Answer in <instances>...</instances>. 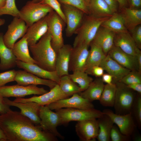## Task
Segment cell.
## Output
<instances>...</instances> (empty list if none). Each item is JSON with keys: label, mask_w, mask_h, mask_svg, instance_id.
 Instances as JSON below:
<instances>
[{"label": "cell", "mask_w": 141, "mask_h": 141, "mask_svg": "<svg viewBox=\"0 0 141 141\" xmlns=\"http://www.w3.org/2000/svg\"><path fill=\"white\" fill-rule=\"evenodd\" d=\"M0 127L7 141H56L57 137L43 130L20 112L11 110L0 114Z\"/></svg>", "instance_id": "1"}, {"label": "cell", "mask_w": 141, "mask_h": 141, "mask_svg": "<svg viewBox=\"0 0 141 141\" xmlns=\"http://www.w3.org/2000/svg\"><path fill=\"white\" fill-rule=\"evenodd\" d=\"M51 37L48 32L35 44L29 46L32 58L40 67L50 71L55 70L56 54L51 44Z\"/></svg>", "instance_id": "2"}, {"label": "cell", "mask_w": 141, "mask_h": 141, "mask_svg": "<svg viewBox=\"0 0 141 141\" xmlns=\"http://www.w3.org/2000/svg\"><path fill=\"white\" fill-rule=\"evenodd\" d=\"M110 17H98L85 14L81 25L74 33L77 36L73 47L80 45L89 46L101 24Z\"/></svg>", "instance_id": "3"}, {"label": "cell", "mask_w": 141, "mask_h": 141, "mask_svg": "<svg viewBox=\"0 0 141 141\" xmlns=\"http://www.w3.org/2000/svg\"><path fill=\"white\" fill-rule=\"evenodd\" d=\"M115 84L116 90L114 106L115 113L124 115L131 113L136 95L134 91L120 82Z\"/></svg>", "instance_id": "4"}, {"label": "cell", "mask_w": 141, "mask_h": 141, "mask_svg": "<svg viewBox=\"0 0 141 141\" xmlns=\"http://www.w3.org/2000/svg\"><path fill=\"white\" fill-rule=\"evenodd\" d=\"M53 10L47 4L30 1L19 10V17L23 20L29 27Z\"/></svg>", "instance_id": "5"}, {"label": "cell", "mask_w": 141, "mask_h": 141, "mask_svg": "<svg viewBox=\"0 0 141 141\" xmlns=\"http://www.w3.org/2000/svg\"><path fill=\"white\" fill-rule=\"evenodd\" d=\"M59 115L61 125L66 124L72 121L77 122L98 119L104 113L93 108L80 109L75 108H62L55 110Z\"/></svg>", "instance_id": "6"}, {"label": "cell", "mask_w": 141, "mask_h": 141, "mask_svg": "<svg viewBox=\"0 0 141 141\" xmlns=\"http://www.w3.org/2000/svg\"><path fill=\"white\" fill-rule=\"evenodd\" d=\"M48 31L51 37V43L56 52L64 44L63 31L66 23L60 15L53 10L47 15Z\"/></svg>", "instance_id": "7"}, {"label": "cell", "mask_w": 141, "mask_h": 141, "mask_svg": "<svg viewBox=\"0 0 141 141\" xmlns=\"http://www.w3.org/2000/svg\"><path fill=\"white\" fill-rule=\"evenodd\" d=\"M39 116L40 120L39 126L43 130L57 137L64 138L57 128L58 126L61 125L60 117L57 112L52 111L47 105L41 106Z\"/></svg>", "instance_id": "8"}, {"label": "cell", "mask_w": 141, "mask_h": 141, "mask_svg": "<svg viewBox=\"0 0 141 141\" xmlns=\"http://www.w3.org/2000/svg\"><path fill=\"white\" fill-rule=\"evenodd\" d=\"M48 91L43 87L32 85L25 86L17 84L0 87V95L3 97L22 98L32 95H41Z\"/></svg>", "instance_id": "9"}, {"label": "cell", "mask_w": 141, "mask_h": 141, "mask_svg": "<svg viewBox=\"0 0 141 141\" xmlns=\"http://www.w3.org/2000/svg\"><path fill=\"white\" fill-rule=\"evenodd\" d=\"M61 8L66 20L67 27L66 34L67 37L72 36L79 27L85 14L81 10L74 6L61 4Z\"/></svg>", "instance_id": "10"}, {"label": "cell", "mask_w": 141, "mask_h": 141, "mask_svg": "<svg viewBox=\"0 0 141 141\" xmlns=\"http://www.w3.org/2000/svg\"><path fill=\"white\" fill-rule=\"evenodd\" d=\"M28 27L21 18L14 17L8 25L7 31L3 36V40L5 45L11 49L16 41L24 36Z\"/></svg>", "instance_id": "11"}, {"label": "cell", "mask_w": 141, "mask_h": 141, "mask_svg": "<svg viewBox=\"0 0 141 141\" xmlns=\"http://www.w3.org/2000/svg\"><path fill=\"white\" fill-rule=\"evenodd\" d=\"M69 98L59 100L47 106L52 110L62 108L87 109L94 108L93 104L88 99L75 93Z\"/></svg>", "instance_id": "12"}, {"label": "cell", "mask_w": 141, "mask_h": 141, "mask_svg": "<svg viewBox=\"0 0 141 141\" xmlns=\"http://www.w3.org/2000/svg\"><path fill=\"white\" fill-rule=\"evenodd\" d=\"M68 97L61 91L59 85L57 84L49 91L40 96H34L28 98H16L13 101L22 103L33 102L40 106H45Z\"/></svg>", "instance_id": "13"}, {"label": "cell", "mask_w": 141, "mask_h": 141, "mask_svg": "<svg viewBox=\"0 0 141 141\" xmlns=\"http://www.w3.org/2000/svg\"><path fill=\"white\" fill-rule=\"evenodd\" d=\"M89 46L80 45L73 47L70 57L69 71L80 70L85 72L89 50Z\"/></svg>", "instance_id": "14"}, {"label": "cell", "mask_w": 141, "mask_h": 141, "mask_svg": "<svg viewBox=\"0 0 141 141\" xmlns=\"http://www.w3.org/2000/svg\"><path fill=\"white\" fill-rule=\"evenodd\" d=\"M102 112L111 118L122 134L131 136L134 133L136 123L131 112L124 115H119L109 109H104Z\"/></svg>", "instance_id": "15"}, {"label": "cell", "mask_w": 141, "mask_h": 141, "mask_svg": "<svg viewBox=\"0 0 141 141\" xmlns=\"http://www.w3.org/2000/svg\"><path fill=\"white\" fill-rule=\"evenodd\" d=\"M77 134L81 141H95L98 136L99 128L96 119L77 122L75 126Z\"/></svg>", "instance_id": "16"}, {"label": "cell", "mask_w": 141, "mask_h": 141, "mask_svg": "<svg viewBox=\"0 0 141 141\" xmlns=\"http://www.w3.org/2000/svg\"><path fill=\"white\" fill-rule=\"evenodd\" d=\"M4 100L7 104L18 108L21 114L29 118L35 125H39L40 121L39 116L40 105L33 102H15L7 97H4Z\"/></svg>", "instance_id": "17"}, {"label": "cell", "mask_w": 141, "mask_h": 141, "mask_svg": "<svg viewBox=\"0 0 141 141\" xmlns=\"http://www.w3.org/2000/svg\"><path fill=\"white\" fill-rule=\"evenodd\" d=\"M15 81L20 85H43L48 86L50 89L57 84L53 81L39 78L24 70H16Z\"/></svg>", "instance_id": "18"}, {"label": "cell", "mask_w": 141, "mask_h": 141, "mask_svg": "<svg viewBox=\"0 0 141 141\" xmlns=\"http://www.w3.org/2000/svg\"><path fill=\"white\" fill-rule=\"evenodd\" d=\"M99 66L113 77L112 83L119 81L131 70L124 67L107 54Z\"/></svg>", "instance_id": "19"}, {"label": "cell", "mask_w": 141, "mask_h": 141, "mask_svg": "<svg viewBox=\"0 0 141 141\" xmlns=\"http://www.w3.org/2000/svg\"><path fill=\"white\" fill-rule=\"evenodd\" d=\"M107 54L124 67L131 71H139L136 56L128 54L114 45Z\"/></svg>", "instance_id": "20"}, {"label": "cell", "mask_w": 141, "mask_h": 141, "mask_svg": "<svg viewBox=\"0 0 141 141\" xmlns=\"http://www.w3.org/2000/svg\"><path fill=\"white\" fill-rule=\"evenodd\" d=\"M72 48L69 44H64L56 52L55 71L60 77L69 74L70 57Z\"/></svg>", "instance_id": "21"}, {"label": "cell", "mask_w": 141, "mask_h": 141, "mask_svg": "<svg viewBox=\"0 0 141 141\" xmlns=\"http://www.w3.org/2000/svg\"><path fill=\"white\" fill-rule=\"evenodd\" d=\"M48 31L46 16L28 27L25 35L29 46L36 43Z\"/></svg>", "instance_id": "22"}, {"label": "cell", "mask_w": 141, "mask_h": 141, "mask_svg": "<svg viewBox=\"0 0 141 141\" xmlns=\"http://www.w3.org/2000/svg\"><path fill=\"white\" fill-rule=\"evenodd\" d=\"M16 66L38 77L53 81L59 84L60 77L55 71H50L43 69L37 64H29L17 60Z\"/></svg>", "instance_id": "23"}, {"label": "cell", "mask_w": 141, "mask_h": 141, "mask_svg": "<svg viewBox=\"0 0 141 141\" xmlns=\"http://www.w3.org/2000/svg\"><path fill=\"white\" fill-rule=\"evenodd\" d=\"M114 45L120 48L125 53L135 56L140 50L136 45L129 32L115 33Z\"/></svg>", "instance_id": "24"}, {"label": "cell", "mask_w": 141, "mask_h": 141, "mask_svg": "<svg viewBox=\"0 0 141 141\" xmlns=\"http://www.w3.org/2000/svg\"><path fill=\"white\" fill-rule=\"evenodd\" d=\"M115 33L100 26L92 41L99 45L106 55L114 46Z\"/></svg>", "instance_id": "25"}, {"label": "cell", "mask_w": 141, "mask_h": 141, "mask_svg": "<svg viewBox=\"0 0 141 141\" xmlns=\"http://www.w3.org/2000/svg\"><path fill=\"white\" fill-rule=\"evenodd\" d=\"M3 34L0 33V70H6L16 65L17 59L11 49L5 44L3 40Z\"/></svg>", "instance_id": "26"}, {"label": "cell", "mask_w": 141, "mask_h": 141, "mask_svg": "<svg viewBox=\"0 0 141 141\" xmlns=\"http://www.w3.org/2000/svg\"><path fill=\"white\" fill-rule=\"evenodd\" d=\"M120 13L127 30L130 32L141 24V9H136L126 7L120 9Z\"/></svg>", "instance_id": "27"}, {"label": "cell", "mask_w": 141, "mask_h": 141, "mask_svg": "<svg viewBox=\"0 0 141 141\" xmlns=\"http://www.w3.org/2000/svg\"><path fill=\"white\" fill-rule=\"evenodd\" d=\"M28 46L24 35L20 40L14 44L11 50L17 60L27 63L36 64L30 55Z\"/></svg>", "instance_id": "28"}, {"label": "cell", "mask_w": 141, "mask_h": 141, "mask_svg": "<svg viewBox=\"0 0 141 141\" xmlns=\"http://www.w3.org/2000/svg\"><path fill=\"white\" fill-rule=\"evenodd\" d=\"M104 83L101 78L97 77L93 79L86 89L78 93L91 102L99 101L104 87Z\"/></svg>", "instance_id": "29"}, {"label": "cell", "mask_w": 141, "mask_h": 141, "mask_svg": "<svg viewBox=\"0 0 141 141\" xmlns=\"http://www.w3.org/2000/svg\"><path fill=\"white\" fill-rule=\"evenodd\" d=\"M88 8L89 14L97 17H110L113 13L104 0H90Z\"/></svg>", "instance_id": "30"}, {"label": "cell", "mask_w": 141, "mask_h": 141, "mask_svg": "<svg viewBox=\"0 0 141 141\" xmlns=\"http://www.w3.org/2000/svg\"><path fill=\"white\" fill-rule=\"evenodd\" d=\"M97 120L99 128L97 138L99 141L110 140V134L114 123L108 115L104 114Z\"/></svg>", "instance_id": "31"}, {"label": "cell", "mask_w": 141, "mask_h": 141, "mask_svg": "<svg viewBox=\"0 0 141 141\" xmlns=\"http://www.w3.org/2000/svg\"><path fill=\"white\" fill-rule=\"evenodd\" d=\"M101 26L115 33L129 32L124 25L121 15L117 12L113 13L111 16L104 22Z\"/></svg>", "instance_id": "32"}, {"label": "cell", "mask_w": 141, "mask_h": 141, "mask_svg": "<svg viewBox=\"0 0 141 141\" xmlns=\"http://www.w3.org/2000/svg\"><path fill=\"white\" fill-rule=\"evenodd\" d=\"M90 49L86 62V69L93 66H99L106 56L102 48L93 42L92 41L90 43Z\"/></svg>", "instance_id": "33"}, {"label": "cell", "mask_w": 141, "mask_h": 141, "mask_svg": "<svg viewBox=\"0 0 141 141\" xmlns=\"http://www.w3.org/2000/svg\"><path fill=\"white\" fill-rule=\"evenodd\" d=\"M116 86L112 83L106 84L104 87L99 100L100 103L105 107H113L114 103Z\"/></svg>", "instance_id": "34"}, {"label": "cell", "mask_w": 141, "mask_h": 141, "mask_svg": "<svg viewBox=\"0 0 141 141\" xmlns=\"http://www.w3.org/2000/svg\"><path fill=\"white\" fill-rule=\"evenodd\" d=\"M68 75L61 77L58 84L61 91L68 97L82 92L80 87L71 79Z\"/></svg>", "instance_id": "35"}, {"label": "cell", "mask_w": 141, "mask_h": 141, "mask_svg": "<svg viewBox=\"0 0 141 141\" xmlns=\"http://www.w3.org/2000/svg\"><path fill=\"white\" fill-rule=\"evenodd\" d=\"M68 75L73 82L78 84L82 92L86 89L93 80L85 72L80 70L74 71Z\"/></svg>", "instance_id": "36"}, {"label": "cell", "mask_w": 141, "mask_h": 141, "mask_svg": "<svg viewBox=\"0 0 141 141\" xmlns=\"http://www.w3.org/2000/svg\"><path fill=\"white\" fill-rule=\"evenodd\" d=\"M139 94L136 95L131 112L135 122L140 129L141 127V94Z\"/></svg>", "instance_id": "37"}, {"label": "cell", "mask_w": 141, "mask_h": 141, "mask_svg": "<svg viewBox=\"0 0 141 141\" xmlns=\"http://www.w3.org/2000/svg\"><path fill=\"white\" fill-rule=\"evenodd\" d=\"M19 10L17 8L15 0H6L5 5L0 8V16L4 15H8L14 17H19Z\"/></svg>", "instance_id": "38"}, {"label": "cell", "mask_w": 141, "mask_h": 141, "mask_svg": "<svg viewBox=\"0 0 141 141\" xmlns=\"http://www.w3.org/2000/svg\"><path fill=\"white\" fill-rule=\"evenodd\" d=\"M125 84L141 83V72L138 71H131L119 81Z\"/></svg>", "instance_id": "39"}, {"label": "cell", "mask_w": 141, "mask_h": 141, "mask_svg": "<svg viewBox=\"0 0 141 141\" xmlns=\"http://www.w3.org/2000/svg\"><path fill=\"white\" fill-rule=\"evenodd\" d=\"M57 0L61 4H68L74 6L81 10L85 14H89L88 6L84 0Z\"/></svg>", "instance_id": "40"}, {"label": "cell", "mask_w": 141, "mask_h": 141, "mask_svg": "<svg viewBox=\"0 0 141 141\" xmlns=\"http://www.w3.org/2000/svg\"><path fill=\"white\" fill-rule=\"evenodd\" d=\"M38 2L49 6L60 15L66 23L65 17L62 9L61 5L57 0H38Z\"/></svg>", "instance_id": "41"}, {"label": "cell", "mask_w": 141, "mask_h": 141, "mask_svg": "<svg viewBox=\"0 0 141 141\" xmlns=\"http://www.w3.org/2000/svg\"><path fill=\"white\" fill-rule=\"evenodd\" d=\"M110 138L112 141H128L131 139L130 136L122 134L117 125H114L111 131Z\"/></svg>", "instance_id": "42"}, {"label": "cell", "mask_w": 141, "mask_h": 141, "mask_svg": "<svg viewBox=\"0 0 141 141\" xmlns=\"http://www.w3.org/2000/svg\"><path fill=\"white\" fill-rule=\"evenodd\" d=\"M16 70L13 69L0 73V87L15 81Z\"/></svg>", "instance_id": "43"}, {"label": "cell", "mask_w": 141, "mask_h": 141, "mask_svg": "<svg viewBox=\"0 0 141 141\" xmlns=\"http://www.w3.org/2000/svg\"><path fill=\"white\" fill-rule=\"evenodd\" d=\"M138 48L141 49V25H139L130 32Z\"/></svg>", "instance_id": "44"}, {"label": "cell", "mask_w": 141, "mask_h": 141, "mask_svg": "<svg viewBox=\"0 0 141 141\" xmlns=\"http://www.w3.org/2000/svg\"><path fill=\"white\" fill-rule=\"evenodd\" d=\"M104 70L99 66H93L86 68L85 72L88 75L99 77L104 74Z\"/></svg>", "instance_id": "45"}, {"label": "cell", "mask_w": 141, "mask_h": 141, "mask_svg": "<svg viewBox=\"0 0 141 141\" xmlns=\"http://www.w3.org/2000/svg\"><path fill=\"white\" fill-rule=\"evenodd\" d=\"M113 13L117 12L119 6L116 0H104Z\"/></svg>", "instance_id": "46"}, {"label": "cell", "mask_w": 141, "mask_h": 141, "mask_svg": "<svg viewBox=\"0 0 141 141\" xmlns=\"http://www.w3.org/2000/svg\"><path fill=\"white\" fill-rule=\"evenodd\" d=\"M128 8L133 9H140L141 0H127Z\"/></svg>", "instance_id": "47"}, {"label": "cell", "mask_w": 141, "mask_h": 141, "mask_svg": "<svg viewBox=\"0 0 141 141\" xmlns=\"http://www.w3.org/2000/svg\"><path fill=\"white\" fill-rule=\"evenodd\" d=\"M10 106L6 104L4 100V97L0 95V113H6L10 110Z\"/></svg>", "instance_id": "48"}, {"label": "cell", "mask_w": 141, "mask_h": 141, "mask_svg": "<svg viewBox=\"0 0 141 141\" xmlns=\"http://www.w3.org/2000/svg\"><path fill=\"white\" fill-rule=\"evenodd\" d=\"M127 87L138 93L141 94V83H134L127 85Z\"/></svg>", "instance_id": "49"}, {"label": "cell", "mask_w": 141, "mask_h": 141, "mask_svg": "<svg viewBox=\"0 0 141 141\" xmlns=\"http://www.w3.org/2000/svg\"><path fill=\"white\" fill-rule=\"evenodd\" d=\"M102 79L104 82L107 84H111L113 80L112 76L108 73L104 74L102 76Z\"/></svg>", "instance_id": "50"}, {"label": "cell", "mask_w": 141, "mask_h": 141, "mask_svg": "<svg viewBox=\"0 0 141 141\" xmlns=\"http://www.w3.org/2000/svg\"><path fill=\"white\" fill-rule=\"evenodd\" d=\"M135 56L138 65L139 71L141 72V51L140 50L138 51Z\"/></svg>", "instance_id": "51"}, {"label": "cell", "mask_w": 141, "mask_h": 141, "mask_svg": "<svg viewBox=\"0 0 141 141\" xmlns=\"http://www.w3.org/2000/svg\"><path fill=\"white\" fill-rule=\"evenodd\" d=\"M116 1L120 9L123 8L127 7V0H116Z\"/></svg>", "instance_id": "52"}, {"label": "cell", "mask_w": 141, "mask_h": 141, "mask_svg": "<svg viewBox=\"0 0 141 141\" xmlns=\"http://www.w3.org/2000/svg\"><path fill=\"white\" fill-rule=\"evenodd\" d=\"M0 141H7L6 137L0 127Z\"/></svg>", "instance_id": "53"}, {"label": "cell", "mask_w": 141, "mask_h": 141, "mask_svg": "<svg viewBox=\"0 0 141 141\" xmlns=\"http://www.w3.org/2000/svg\"><path fill=\"white\" fill-rule=\"evenodd\" d=\"M6 0H0V8H2L5 5Z\"/></svg>", "instance_id": "54"}, {"label": "cell", "mask_w": 141, "mask_h": 141, "mask_svg": "<svg viewBox=\"0 0 141 141\" xmlns=\"http://www.w3.org/2000/svg\"><path fill=\"white\" fill-rule=\"evenodd\" d=\"M5 22L4 19H0V26L4 25Z\"/></svg>", "instance_id": "55"}, {"label": "cell", "mask_w": 141, "mask_h": 141, "mask_svg": "<svg viewBox=\"0 0 141 141\" xmlns=\"http://www.w3.org/2000/svg\"><path fill=\"white\" fill-rule=\"evenodd\" d=\"M85 2L88 7V5L90 1V0H84Z\"/></svg>", "instance_id": "56"}, {"label": "cell", "mask_w": 141, "mask_h": 141, "mask_svg": "<svg viewBox=\"0 0 141 141\" xmlns=\"http://www.w3.org/2000/svg\"><path fill=\"white\" fill-rule=\"evenodd\" d=\"M32 1L34 2L37 3L38 2V0H32Z\"/></svg>", "instance_id": "57"}, {"label": "cell", "mask_w": 141, "mask_h": 141, "mask_svg": "<svg viewBox=\"0 0 141 141\" xmlns=\"http://www.w3.org/2000/svg\"></svg>", "instance_id": "58"}]
</instances>
